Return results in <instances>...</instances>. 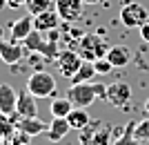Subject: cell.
Returning a JSON list of instances; mask_svg holds the SVG:
<instances>
[{"label": "cell", "mask_w": 149, "mask_h": 145, "mask_svg": "<svg viewBox=\"0 0 149 145\" xmlns=\"http://www.w3.org/2000/svg\"><path fill=\"white\" fill-rule=\"evenodd\" d=\"M96 74V67H93V63H89V60H85V63L80 65V69L74 74V78H71V83H89Z\"/></svg>", "instance_id": "cell-20"}, {"label": "cell", "mask_w": 149, "mask_h": 145, "mask_svg": "<svg viewBox=\"0 0 149 145\" xmlns=\"http://www.w3.org/2000/svg\"><path fill=\"white\" fill-rule=\"evenodd\" d=\"M80 145H111L113 143V127L102 120H91L78 136Z\"/></svg>", "instance_id": "cell-2"}, {"label": "cell", "mask_w": 149, "mask_h": 145, "mask_svg": "<svg viewBox=\"0 0 149 145\" xmlns=\"http://www.w3.org/2000/svg\"><path fill=\"white\" fill-rule=\"evenodd\" d=\"M9 145H31V136L20 132V130H16L13 136H9Z\"/></svg>", "instance_id": "cell-24"}, {"label": "cell", "mask_w": 149, "mask_h": 145, "mask_svg": "<svg viewBox=\"0 0 149 145\" xmlns=\"http://www.w3.org/2000/svg\"><path fill=\"white\" fill-rule=\"evenodd\" d=\"M2 36H5V34H2V27H0V43H2V40H5V38H2Z\"/></svg>", "instance_id": "cell-31"}, {"label": "cell", "mask_w": 149, "mask_h": 145, "mask_svg": "<svg viewBox=\"0 0 149 145\" xmlns=\"http://www.w3.org/2000/svg\"><path fill=\"white\" fill-rule=\"evenodd\" d=\"M131 132L140 143L143 141H149V116H143L138 123H131Z\"/></svg>", "instance_id": "cell-21"}, {"label": "cell", "mask_w": 149, "mask_h": 145, "mask_svg": "<svg viewBox=\"0 0 149 145\" xmlns=\"http://www.w3.org/2000/svg\"><path fill=\"white\" fill-rule=\"evenodd\" d=\"M93 67H96V74L102 76V74H109L113 69V65L107 60V58H98V60H93Z\"/></svg>", "instance_id": "cell-25"}, {"label": "cell", "mask_w": 149, "mask_h": 145, "mask_svg": "<svg viewBox=\"0 0 149 145\" xmlns=\"http://www.w3.org/2000/svg\"><path fill=\"white\" fill-rule=\"evenodd\" d=\"M16 103H18V92L11 85L0 83V112L2 114H16Z\"/></svg>", "instance_id": "cell-15"}, {"label": "cell", "mask_w": 149, "mask_h": 145, "mask_svg": "<svg viewBox=\"0 0 149 145\" xmlns=\"http://www.w3.org/2000/svg\"><path fill=\"white\" fill-rule=\"evenodd\" d=\"M107 60L113 65V67H127L131 60V51L125 47V45H113V47H109V51H107Z\"/></svg>", "instance_id": "cell-16"}, {"label": "cell", "mask_w": 149, "mask_h": 145, "mask_svg": "<svg viewBox=\"0 0 149 145\" xmlns=\"http://www.w3.org/2000/svg\"><path fill=\"white\" fill-rule=\"evenodd\" d=\"M140 38H143L145 43H149V20L145 22L143 27H140Z\"/></svg>", "instance_id": "cell-26"}, {"label": "cell", "mask_w": 149, "mask_h": 145, "mask_svg": "<svg viewBox=\"0 0 149 145\" xmlns=\"http://www.w3.org/2000/svg\"><path fill=\"white\" fill-rule=\"evenodd\" d=\"M25 7L31 16H38V13H42V11L54 9V0H27Z\"/></svg>", "instance_id": "cell-22"}, {"label": "cell", "mask_w": 149, "mask_h": 145, "mask_svg": "<svg viewBox=\"0 0 149 145\" xmlns=\"http://www.w3.org/2000/svg\"><path fill=\"white\" fill-rule=\"evenodd\" d=\"M56 11L62 22H78L85 16V0H56Z\"/></svg>", "instance_id": "cell-9"}, {"label": "cell", "mask_w": 149, "mask_h": 145, "mask_svg": "<svg viewBox=\"0 0 149 145\" xmlns=\"http://www.w3.org/2000/svg\"><path fill=\"white\" fill-rule=\"evenodd\" d=\"M71 109H74V103L69 101L67 96H65V98H56V96H54V101L49 103V112H51L54 118H67Z\"/></svg>", "instance_id": "cell-19"}, {"label": "cell", "mask_w": 149, "mask_h": 145, "mask_svg": "<svg viewBox=\"0 0 149 145\" xmlns=\"http://www.w3.org/2000/svg\"><path fill=\"white\" fill-rule=\"evenodd\" d=\"M145 116H149V101L145 103Z\"/></svg>", "instance_id": "cell-30"}, {"label": "cell", "mask_w": 149, "mask_h": 145, "mask_svg": "<svg viewBox=\"0 0 149 145\" xmlns=\"http://www.w3.org/2000/svg\"><path fill=\"white\" fill-rule=\"evenodd\" d=\"M11 116H13V120H16V127H18L20 132L29 134V136H38V134H42V132L49 130V125L42 123L38 116H20V114H11Z\"/></svg>", "instance_id": "cell-10"}, {"label": "cell", "mask_w": 149, "mask_h": 145, "mask_svg": "<svg viewBox=\"0 0 149 145\" xmlns=\"http://www.w3.org/2000/svg\"><path fill=\"white\" fill-rule=\"evenodd\" d=\"M0 141H2V139H0Z\"/></svg>", "instance_id": "cell-32"}, {"label": "cell", "mask_w": 149, "mask_h": 145, "mask_svg": "<svg viewBox=\"0 0 149 145\" xmlns=\"http://www.w3.org/2000/svg\"><path fill=\"white\" fill-rule=\"evenodd\" d=\"M33 29H36V27H33V16H31V13H25V16H20L18 20L11 22V40L22 43Z\"/></svg>", "instance_id": "cell-12"}, {"label": "cell", "mask_w": 149, "mask_h": 145, "mask_svg": "<svg viewBox=\"0 0 149 145\" xmlns=\"http://www.w3.org/2000/svg\"><path fill=\"white\" fill-rule=\"evenodd\" d=\"M27 89H29L36 98H54L58 85H56V78H54L49 71L36 69L27 78Z\"/></svg>", "instance_id": "cell-3"}, {"label": "cell", "mask_w": 149, "mask_h": 145, "mask_svg": "<svg viewBox=\"0 0 149 145\" xmlns=\"http://www.w3.org/2000/svg\"><path fill=\"white\" fill-rule=\"evenodd\" d=\"M67 120H69V125H71V130L82 132V130H85V127L91 123V116L87 114V109H85V107H74L71 112H69Z\"/></svg>", "instance_id": "cell-18"}, {"label": "cell", "mask_w": 149, "mask_h": 145, "mask_svg": "<svg viewBox=\"0 0 149 145\" xmlns=\"http://www.w3.org/2000/svg\"><path fill=\"white\" fill-rule=\"evenodd\" d=\"M69 130H71V125H69L67 118H51L49 130H47V139L51 143H58V141H62L69 134Z\"/></svg>", "instance_id": "cell-17"}, {"label": "cell", "mask_w": 149, "mask_h": 145, "mask_svg": "<svg viewBox=\"0 0 149 145\" xmlns=\"http://www.w3.org/2000/svg\"><path fill=\"white\" fill-rule=\"evenodd\" d=\"M100 0H85V5H98Z\"/></svg>", "instance_id": "cell-29"}, {"label": "cell", "mask_w": 149, "mask_h": 145, "mask_svg": "<svg viewBox=\"0 0 149 145\" xmlns=\"http://www.w3.org/2000/svg\"><path fill=\"white\" fill-rule=\"evenodd\" d=\"M22 45H25L29 51H33V54H40V56H45L47 60L49 58H58V45H56V40H45L42 38V32H38V29H33V32L29 34V36L22 40Z\"/></svg>", "instance_id": "cell-6"}, {"label": "cell", "mask_w": 149, "mask_h": 145, "mask_svg": "<svg viewBox=\"0 0 149 145\" xmlns=\"http://www.w3.org/2000/svg\"><path fill=\"white\" fill-rule=\"evenodd\" d=\"M85 63L80 58V54L76 49H62L60 54H58V58H56V67H58V71H60V76H65V78H74V74L78 69H80V65Z\"/></svg>", "instance_id": "cell-8"}, {"label": "cell", "mask_w": 149, "mask_h": 145, "mask_svg": "<svg viewBox=\"0 0 149 145\" xmlns=\"http://www.w3.org/2000/svg\"><path fill=\"white\" fill-rule=\"evenodd\" d=\"M76 51L80 54L82 60H98V58H105L107 51H109V45L105 43V38L100 36V34H85V36L78 40L76 45Z\"/></svg>", "instance_id": "cell-1"}, {"label": "cell", "mask_w": 149, "mask_h": 145, "mask_svg": "<svg viewBox=\"0 0 149 145\" xmlns=\"http://www.w3.org/2000/svg\"><path fill=\"white\" fill-rule=\"evenodd\" d=\"M5 7H9V0H0V11H2Z\"/></svg>", "instance_id": "cell-28"}, {"label": "cell", "mask_w": 149, "mask_h": 145, "mask_svg": "<svg viewBox=\"0 0 149 145\" xmlns=\"http://www.w3.org/2000/svg\"><path fill=\"white\" fill-rule=\"evenodd\" d=\"M38 98L31 94L29 89L18 94V103H16V114L20 116H38Z\"/></svg>", "instance_id": "cell-14"}, {"label": "cell", "mask_w": 149, "mask_h": 145, "mask_svg": "<svg viewBox=\"0 0 149 145\" xmlns=\"http://www.w3.org/2000/svg\"><path fill=\"white\" fill-rule=\"evenodd\" d=\"M67 98L74 103V107H85L93 105L98 98V89H96V83H71L67 89Z\"/></svg>", "instance_id": "cell-4"}, {"label": "cell", "mask_w": 149, "mask_h": 145, "mask_svg": "<svg viewBox=\"0 0 149 145\" xmlns=\"http://www.w3.org/2000/svg\"><path fill=\"white\" fill-rule=\"evenodd\" d=\"M58 25H60V16H58L56 9H49V11H42L38 16H33V27L42 34H49L54 29H58Z\"/></svg>", "instance_id": "cell-13"}, {"label": "cell", "mask_w": 149, "mask_h": 145, "mask_svg": "<svg viewBox=\"0 0 149 145\" xmlns=\"http://www.w3.org/2000/svg\"><path fill=\"white\" fill-rule=\"evenodd\" d=\"M149 20V9L140 2H125L120 7V22L129 29H140Z\"/></svg>", "instance_id": "cell-5"}, {"label": "cell", "mask_w": 149, "mask_h": 145, "mask_svg": "<svg viewBox=\"0 0 149 145\" xmlns=\"http://www.w3.org/2000/svg\"><path fill=\"white\" fill-rule=\"evenodd\" d=\"M22 54H25V45L22 43H16V40H2L0 43V58H2V63L16 65V63H20Z\"/></svg>", "instance_id": "cell-11"}, {"label": "cell", "mask_w": 149, "mask_h": 145, "mask_svg": "<svg viewBox=\"0 0 149 145\" xmlns=\"http://www.w3.org/2000/svg\"><path fill=\"white\" fill-rule=\"evenodd\" d=\"M25 5H27V0H9L11 9H18V7H25Z\"/></svg>", "instance_id": "cell-27"}, {"label": "cell", "mask_w": 149, "mask_h": 145, "mask_svg": "<svg viewBox=\"0 0 149 145\" xmlns=\"http://www.w3.org/2000/svg\"><path fill=\"white\" fill-rule=\"evenodd\" d=\"M131 101V85L125 81H116L111 85H107V96H105V103H109L111 107H118L125 109Z\"/></svg>", "instance_id": "cell-7"}, {"label": "cell", "mask_w": 149, "mask_h": 145, "mask_svg": "<svg viewBox=\"0 0 149 145\" xmlns=\"http://www.w3.org/2000/svg\"><path fill=\"white\" fill-rule=\"evenodd\" d=\"M111 145H140V141L134 136V132H131V123H127V130H125L123 136H118V139H113Z\"/></svg>", "instance_id": "cell-23"}]
</instances>
